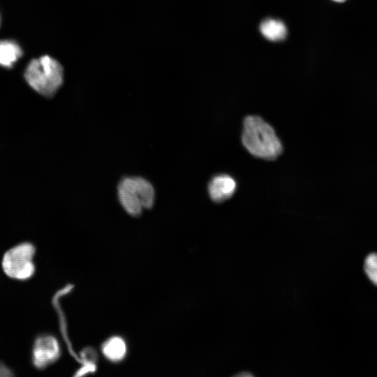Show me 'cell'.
<instances>
[{
    "mask_svg": "<svg viewBox=\"0 0 377 377\" xmlns=\"http://www.w3.org/2000/svg\"><path fill=\"white\" fill-rule=\"evenodd\" d=\"M241 140L248 152L264 160H275L283 150L274 129L258 115H248L244 118Z\"/></svg>",
    "mask_w": 377,
    "mask_h": 377,
    "instance_id": "obj_1",
    "label": "cell"
},
{
    "mask_svg": "<svg viewBox=\"0 0 377 377\" xmlns=\"http://www.w3.org/2000/svg\"><path fill=\"white\" fill-rule=\"evenodd\" d=\"M24 77L36 91L43 96L51 97L63 82V68L57 60L45 55L30 61Z\"/></svg>",
    "mask_w": 377,
    "mask_h": 377,
    "instance_id": "obj_2",
    "label": "cell"
},
{
    "mask_svg": "<svg viewBox=\"0 0 377 377\" xmlns=\"http://www.w3.org/2000/svg\"><path fill=\"white\" fill-rule=\"evenodd\" d=\"M118 197L124 209L131 215H139L150 208L154 201V189L150 182L142 177H126L118 186Z\"/></svg>",
    "mask_w": 377,
    "mask_h": 377,
    "instance_id": "obj_3",
    "label": "cell"
},
{
    "mask_svg": "<svg viewBox=\"0 0 377 377\" xmlns=\"http://www.w3.org/2000/svg\"><path fill=\"white\" fill-rule=\"evenodd\" d=\"M36 247L30 242L18 244L7 250L1 260L5 274L15 280L26 281L34 274Z\"/></svg>",
    "mask_w": 377,
    "mask_h": 377,
    "instance_id": "obj_4",
    "label": "cell"
},
{
    "mask_svg": "<svg viewBox=\"0 0 377 377\" xmlns=\"http://www.w3.org/2000/svg\"><path fill=\"white\" fill-rule=\"evenodd\" d=\"M61 349L57 339L52 335L38 337L32 348V362L38 369H43L57 360Z\"/></svg>",
    "mask_w": 377,
    "mask_h": 377,
    "instance_id": "obj_5",
    "label": "cell"
},
{
    "mask_svg": "<svg viewBox=\"0 0 377 377\" xmlns=\"http://www.w3.org/2000/svg\"><path fill=\"white\" fill-rule=\"evenodd\" d=\"M237 188V182L230 175L220 174L214 176L208 184L210 198L216 203L230 198Z\"/></svg>",
    "mask_w": 377,
    "mask_h": 377,
    "instance_id": "obj_6",
    "label": "cell"
},
{
    "mask_svg": "<svg viewBox=\"0 0 377 377\" xmlns=\"http://www.w3.org/2000/svg\"><path fill=\"white\" fill-rule=\"evenodd\" d=\"M262 35L271 41H280L285 39L287 29L285 24L276 19L267 18L260 24Z\"/></svg>",
    "mask_w": 377,
    "mask_h": 377,
    "instance_id": "obj_7",
    "label": "cell"
},
{
    "mask_svg": "<svg viewBox=\"0 0 377 377\" xmlns=\"http://www.w3.org/2000/svg\"><path fill=\"white\" fill-rule=\"evenodd\" d=\"M102 352L105 357L112 362L122 360L126 354V345L119 337H112L102 345Z\"/></svg>",
    "mask_w": 377,
    "mask_h": 377,
    "instance_id": "obj_8",
    "label": "cell"
},
{
    "mask_svg": "<svg viewBox=\"0 0 377 377\" xmlns=\"http://www.w3.org/2000/svg\"><path fill=\"white\" fill-rule=\"evenodd\" d=\"M22 51L14 41L0 40V65L10 68L21 57Z\"/></svg>",
    "mask_w": 377,
    "mask_h": 377,
    "instance_id": "obj_9",
    "label": "cell"
},
{
    "mask_svg": "<svg viewBox=\"0 0 377 377\" xmlns=\"http://www.w3.org/2000/svg\"><path fill=\"white\" fill-rule=\"evenodd\" d=\"M364 269L371 282L377 286V253H371L365 258Z\"/></svg>",
    "mask_w": 377,
    "mask_h": 377,
    "instance_id": "obj_10",
    "label": "cell"
},
{
    "mask_svg": "<svg viewBox=\"0 0 377 377\" xmlns=\"http://www.w3.org/2000/svg\"><path fill=\"white\" fill-rule=\"evenodd\" d=\"M11 372L10 370L7 368L5 365L0 363V376H10Z\"/></svg>",
    "mask_w": 377,
    "mask_h": 377,
    "instance_id": "obj_11",
    "label": "cell"
},
{
    "mask_svg": "<svg viewBox=\"0 0 377 377\" xmlns=\"http://www.w3.org/2000/svg\"><path fill=\"white\" fill-rule=\"evenodd\" d=\"M332 1H335V2L341 3V2H343V1H345L346 0H332Z\"/></svg>",
    "mask_w": 377,
    "mask_h": 377,
    "instance_id": "obj_12",
    "label": "cell"
}]
</instances>
